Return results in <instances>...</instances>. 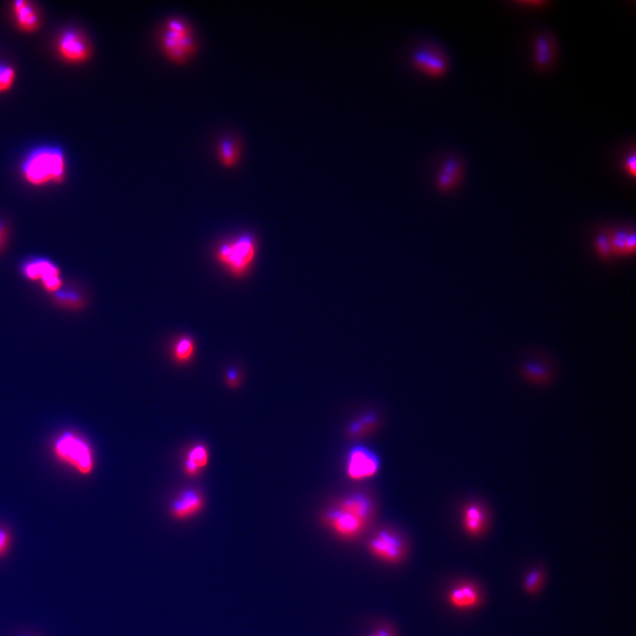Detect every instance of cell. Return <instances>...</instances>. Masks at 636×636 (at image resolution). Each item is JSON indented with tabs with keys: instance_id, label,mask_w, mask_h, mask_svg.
I'll use <instances>...</instances> for the list:
<instances>
[{
	"instance_id": "obj_19",
	"label": "cell",
	"mask_w": 636,
	"mask_h": 636,
	"mask_svg": "<svg viewBox=\"0 0 636 636\" xmlns=\"http://www.w3.org/2000/svg\"><path fill=\"white\" fill-rule=\"evenodd\" d=\"M209 462V454L206 447L203 444H196L190 450L185 462V471L188 475H196L200 469L207 466Z\"/></svg>"
},
{
	"instance_id": "obj_10",
	"label": "cell",
	"mask_w": 636,
	"mask_h": 636,
	"mask_svg": "<svg viewBox=\"0 0 636 636\" xmlns=\"http://www.w3.org/2000/svg\"><path fill=\"white\" fill-rule=\"evenodd\" d=\"M58 49L65 60L73 63L83 62L90 55V47L85 37L74 31H66L60 35Z\"/></svg>"
},
{
	"instance_id": "obj_24",
	"label": "cell",
	"mask_w": 636,
	"mask_h": 636,
	"mask_svg": "<svg viewBox=\"0 0 636 636\" xmlns=\"http://www.w3.org/2000/svg\"><path fill=\"white\" fill-rule=\"evenodd\" d=\"M596 251L603 259H609L613 256L611 240L609 235H599L595 242Z\"/></svg>"
},
{
	"instance_id": "obj_7",
	"label": "cell",
	"mask_w": 636,
	"mask_h": 636,
	"mask_svg": "<svg viewBox=\"0 0 636 636\" xmlns=\"http://www.w3.org/2000/svg\"><path fill=\"white\" fill-rule=\"evenodd\" d=\"M380 466V459L369 447L356 446L347 453L346 474L352 481H365L373 478L378 473Z\"/></svg>"
},
{
	"instance_id": "obj_29",
	"label": "cell",
	"mask_w": 636,
	"mask_h": 636,
	"mask_svg": "<svg viewBox=\"0 0 636 636\" xmlns=\"http://www.w3.org/2000/svg\"><path fill=\"white\" fill-rule=\"evenodd\" d=\"M514 3L515 4L520 6H524L525 8L535 9L544 8L545 6L549 4V1H547V0H544H544H537V1H535V0H531V1H517Z\"/></svg>"
},
{
	"instance_id": "obj_32",
	"label": "cell",
	"mask_w": 636,
	"mask_h": 636,
	"mask_svg": "<svg viewBox=\"0 0 636 636\" xmlns=\"http://www.w3.org/2000/svg\"><path fill=\"white\" fill-rule=\"evenodd\" d=\"M6 235H8V232H6V227L3 226L2 224H0V249H1L3 248V245L5 244Z\"/></svg>"
},
{
	"instance_id": "obj_31",
	"label": "cell",
	"mask_w": 636,
	"mask_h": 636,
	"mask_svg": "<svg viewBox=\"0 0 636 636\" xmlns=\"http://www.w3.org/2000/svg\"><path fill=\"white\" fill-rule=\"evenodd\" d=\"M240 380L239 373L235 369H229L227 371V383L231 386H235Z\"/></svg>"
},
{
	"instance_id": "obj_6",
	"label": "cell",
	"mask_w": 636,
	"mask_h": 636,
	"mask_svg": "<svg viewBox=\"0 0 636 636\" xmlns=\"http://www.w3.org/2000/svg\"><path fill=\"white\" fill-rule=\"evenodd\" d=\"M560 44L556 35L547 29L538 31L531 42L532 66L540 73L554 68L560 58Z\"/></svg>"
},
{
	"instance_id": "obj_21",
	"label": "cell",
	"mask_w": 636,
	"mask_h": 636,
	"mask_svg": "<svg viewBox=\"0 0 636 636\" xmlns=\"http://www.w3.org/2000/svg\"><path fill=\"white\" fill-rule=\"evenodd\" d=\"M376 423H378V418L376 415L371 413L363 415L349 425L347 433L352 437L362 436L368 433L369 430L374 429Z\"/></svg>"
},
{
	"instance_id": "obj_8",
	"label": "cell",
	"mask_w": 636,
	"mask_h": 636,
	"mask_svg": "<svg viewBox=\"0 0 636 636\" xmlns=\"http://www.w3.org/2000/svg\"><path fill=\"white\" fill-rule=\"evenodd\" d=\"M322 522L337 537L346 540H353L361 537L369 526L361 519L342 510L335 505L324 512Z\"/></svg>"
},
{
	"instance_id": "obj_4",
	"label": "cell",
	"mask_w": 636,
	"mask_h": 636,
	"mask_svg": "<svg viewBox=\"0 0 636 636\" xmlns=\"http://www.w3.org/2000/svg\"><path fill=\"white\" fill-rule=\"evenodd\" d=\"M412 66L428 76L440 78L450 69V58L440 44L433 41L418 44L410 53Z\"/></svg>"
},
{
	"instance_id": "obj_16",
	"label": "cell",
	"mask_w": 636,
	"mask_h": 636,
	"mask_svg": "<svg viewBox=\"0 0 636 636\" xmlns=\"http://www.w3.org/2000/svg\"><path fill=\"white\" fill-rule=\"evenodd\" d=\"M14 10L19 28L26 31H32L37 28L39 16L37 10L31 3L25 0H16L14 2Z\"/></svg>"
},
{
	"instance_id": "obj_13",
	"label": "cell",
	"mask_w": 636,
	"mask_h": 636,
	"mask_svg": "<svg viewBox=\"0 0 636 636\" xmlns=\"http://www.w3.org/2000/svg\"><path fill=\"white\" fill-rule=\"evenodd\" d=\"M204 506L203 496L196 489H188L178 495L171 505V514L177 520H187L199 514Z\"/></svg>"
},
{
	"instance_id": "obj_18",
	"label": "cell",
	"mask_w": 636,
	"mask_h": 636,
	"mask_svg": "<svg viewBox=\"0 0 636 636\" xmlns=\"http://www.w3.org/2000/svg\"><path fill=\"white\" fill-rule=\"evenodd\" d=\"M610 235L613 256H629L635 251L636 239L634 232H626L624 230L612 233Z\"/></svg>"
},
{
	"instance_id": "obj_9",
	"label": "cell",
	"mask_w": 636,
	"mask_h": 636,
	"mask_svg": "<svg viewBox=\"0 0 636 636\" xmlns=\"http://www.w3.org/2000/svg\"><path fill=\"white\" fill-rule=\"evenodd\" d=\"M465 174L466 164L462 157L456 154L446 156L435 174V186L440 192H452L462 183Z\"/></svg>"
},
{
	"instance_id": "obj_15",
	"label": "cell",
	"mask_w": 636,
	"mask_h": 636,
	"mask_svg": "<svg viewBox=\"0 0 636 636\" xmlns=\"http://www.w3.org/2000/svg\"><path fill=\"white\" fill-rule=\"evenodd\" d=\"M217 152L224 165L232 167L238 162L241 155V142L236 135H225L217 144Z\"/></svg>"
},
{
	"instance_id": "obj_3",
	"label": "cell",
	"mask_w": 636,
	"mask_h": 636,
	"mask_svg": "<svg viewBox=\"0 0 636 636\" xmlns=\"http://www.w3.org/2000/svg\"><path fill=\"white\" fill-rule=\"evenodd\" d=\"M53 453L60 462L67 464L82 475H90L94 468L92 447L82 437L65 431L55 440Z\"/></svg>"
},
{
	"instance_id": "obj_2",
	"label": "cell",
	"mask_w": 636,
	"mask_h": 636,
	"mask_svg": "<svg viewBox=\"0 0 636 636\" xmlns=\"http://www.w3.org/2000/svg\"><path fill=\"white\" fill-rule=\"evenodd\" d=\"M258 254V242L254 236L244 235L220 244L215 258L230 274L241 278L248 274Z\"/></svg>"
},
{
	"instance_id": "obj_28",
	"label": "cell",
	"mask_w": 636,
	"mask_h": 636,
	"mask_svg": "<svg viewBox=\"0 0 636 636\" xmlns=\"http://www.w3.org/2000/svg\"><path fill=\"white\" fill-rule=\"evenodd\" d=\"M11 544V532L8 528L0 526V560L4 559L8 554Z\"/></svg>"
},
{
	"instance_id": "obj_27",
	"label": "cell",
	"mask_w": 636,
	"mask_h": 636,
	"mask_svg": "<svg viewBox=\"0 0 636 636\" xmlns=\"http://www.w3.org/2000/svg\"><path fill=\"white\" fill-rule=\"evenodd\" d=\"M622 170L628 176L635 178L636 176V152L635 149L628 151L622 160Z\"/></svg>"
},
{
	"instance_id": "obj_5",
	"label": "cell",
	"mask_w": 636,
	"mask_h": 636,
	"mask_svg": "<svg viewBox=\"0 0 636 636\" xmlns=\"http://www.w3.org/2000/svg\"><path fill=\"white\" fill-rule=\"evenodd\" d=\"M369 553L383 562L399 564L407 557L408 545L399 532L390 528L376 530L368 542Z\"/></svg>"
},
{
	"instance_id": "obj_12",
	"label": "cell",
	"mask_w": 636,
	"mask_h": 636,
	"mask_svg": "<svg viewBox=\"0 0 636 636\" xmlns=\"http://www.w3.org/2000/svg\"><path fill=\"white\" fill-rule=\"evenodd\" d=\"M24 274L29 280L41 281L44 290L49 292H56L62 285L58 268L49 261L28 262L24 267Z\"/></svg>"
},
{
	"instance_id": "obj_25",
	"label": "cell",
	"mask_w": 636,
	"mask_h": 636,
	"mask_svg": "<svg viewBox=\"0 0 636 636\" xmlns=\"http://www.w3.org/2000/svg\"><path fill=\"white\" fill-rule=\"evenodd\" d=\"M543 583V574L538 570H533L528 573L524 582V588L528 593L533 594L539 589Z\"/></svg>"
},
{
	"instance_id": "obj_20",
	"label": "cell",
	"mask_w": 636,
	"mask_h": 636,
	"mask_svg": "<svg viewBox=\"0 0 636 636\" xmlns=\"http://www.w3.org/2000/svg\"><path fill=\"white\" fill-rule=\"evenodd\" d=\"M171 352H173L174 359L177 362H190L196 352V343L190 336H181L175 340Z\"/></svg>"
},
{
	"instance_id": "obj_26",
	"label": "cell",
	"mask_w": 636,
	"mask_h": 636,
	"mask_svg": "<svg viewBox=\"0 0 636 636\" xmlns=\"http://www.w3.org/2000/svg\"><path fill=\"white\" fill-rule=\"evenodd\" d=\"M171 31L176 32L178 34L191 33V27L190 24L185 19L180 17H173L168 19L165 22V27Z\"/></svg>"
},
{
	"instance_id": "obj_23",
	"label": "cell",
	"mask_w": 636,
	"mask_h": 636,
	"mask_svg": "<svg viewBox=\"0 0 636 636\" xmlns=\"http://www.w3.org/2000/svg\"><path fill=\"white\" fill-rule=\"evenodd\" d=\"M524 374L535 380L544 381L547 378L548 371L546 367L541 363L530 362L524 367Z\"/></svg>"
},
{
	"instance_id": "obj_1",
	"label": "cell",
	"mask_w": 636,
	"mask_h": 636,
	"mask_svg": "<svg viewBox=\"0 0 636 636\" xmlns=\"http://www.w3.org/2000/svg\"><path fill=\"white\" fill-rule=\"evenodd\" d=\"M22 169L26 181L35 186L60 183L66 173L64 152L55 146L35 149L25 158Z\"/></svg>"
},
{
	"instance_id": "obj_30",
	"label": "cell",
	"mask_w": 636,
	"mask_h": 636,
	"mask_svg": "<svg viewBox=\"0 0 636 636\" xmlns=\"http://www.w3.org/2000/svg\"><path fill=\"white\" fill-rule=\"evenodd\" d=\"M367 636H396L394 629L389 627H380Z\"/></svg>"
},
{
	"instance_id": "obj_11",
	"label": "cell",
	"mask_w": 636,
	"mask_h": 636,
	"mask_svg": "<svg viewBox=\"0 0 636 636\" xmlns=\"http://www.w3.org/2000/svg\"><path fill=\"white\" fill-rule=\"evenodd\" d=\"M337 508L361 519L369 525L375 517V502L371 496L365 492H353L342 496L335 504Z\"/></svg>"
},
{
	"instance_id": "obj_22",
	"label": "cell",
	"mask_w": 636,
	"mask_h": 636,
	"mask_svg": "<svg viewBox=\"0 0 636 636\" xmlns=\"http://www.w3.org/2000/svg\"><path fill=\"white\" fill-rule=\"evenodd\" d=\"M15 80V71L8 65H0V92H5L12 86Z\"/></svg>"
},
{
	"instance_id": "obj_14",
	"label": "cell",
	"mask_w": 636,
	"mask_h": 636,
	"mask_svg": "<svg viewBox=\"0 0 636 636\" xmlns=\"http://www.w3.org/2000/svg\"><path fill=\"white\" fill-rule=\"evenodd\" d=\"M449 602L456 609L473 608L480 603V595L473 585L460 584L449 592Z\"/></svg>"
},
{
	"instance_id": "obj_17",
	"label": "cell",
	"mask_w": 636,
	"mask_h": 636,
	"mask_svg": "<svg viewBox=\"0 0 636 636\" xmlns=\"http://www.w3.org/2000/svg\"><path fill=\"white\" fill-rule=\"evenodd\" d=\"M463 525L470 535L481 534L486 525V516L482 506L476 504L467 506L463 512Z\"/></svg>"
}]
</instances>
